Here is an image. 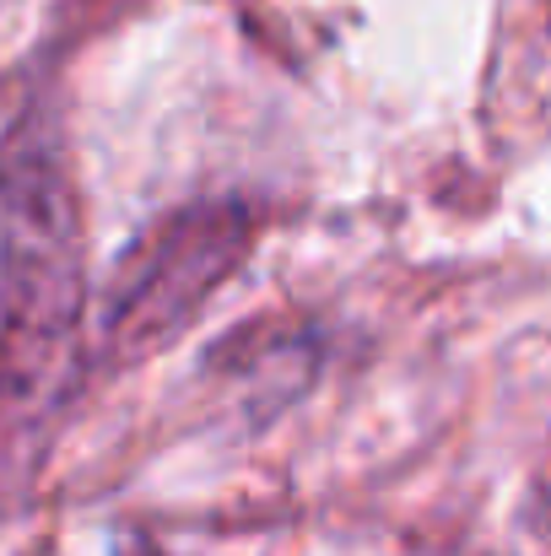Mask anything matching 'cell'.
<instances>
[{
	"instance_id": "1",
	"label": "cell",
	"mask_w": 551,
	"mask_h": 556,
	"mask_svg": "<svg viewBox=\"0 0 551 556\" xmlns=\"http://www.w3.org/2000/svg\"><path fill=\"white\" fill-rule=\"evenodd\" d=\"M82 319V222L49 147L0 179V459H27L71 383Z\"/></svg>"
},
{
	"instance_id": "2",
	"label": "cell",
	"mask_w": 551,
	"mask_h": 556,
	"mask_svg": "<svg viewBox=\"0 0 551 556\" xmlns=\"http://www.w3.org/2000/svg\"><path fill=\"white\" fill-rule=\"evenodd\" d=\"M254 216L238 200H195L163 216L120 265L103 303V363L136 368L174 346L249 260Z\"/></svg>"
},
{
	"instance_id": "3",
	"label": "cell",
	"mask_w": 551,
	"mask_h": 556,
	"mask_svg": "<svg viewBox=\"0 0 551 556\" xmlns=\"http://www.w3.org/2000/svg\"><path fill=\"white\" fill-rule=\"evenodd\" d=\"M130 556H163V552H152V546H141V552H130Z\"/></svg>"
}]
</instances>
